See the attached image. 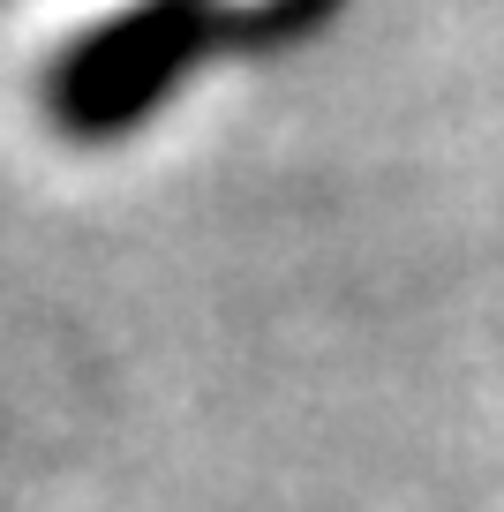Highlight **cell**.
Masks as SVG:
<instances>
[{
    "instance_id": "6da1fadb",
    "label": "cell",
    "mask_w": 504,
    "mask_h": 512,
    "mask_svg": "<svg viewBox=\"0 0 504 512\" xmlns=\"http://www.w3.org/2000/svg\"><path fill=\"white\" fill-rule=\"evenodd\" d=\"M226 23H234L226 0H136V8L106 16L53 61V83H46L53 121L83 144L136 128L226 38Z\"/></svg>"
}]
</instances>
